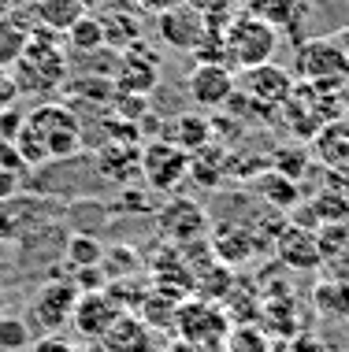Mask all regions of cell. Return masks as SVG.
Segmentation results:
<instances>
[{"instance_id": "37", "label": "cell", "mask_w": 349, "mask_h": 352, "mask_svg": "<svg viewBox=\"0 0 349 352\" xmlns=\"http://www.w3.org/2000/svg\"><path fill=\"white\" fill-rule=\"evenodd\" d=\"M335 41H338V49L346 52V60H349V26H342V30L335 34Z\"/></svg>"}, {"instance_id": "27", "label": "cell", "mask_w": 349, "mask_h": 352, "mask_svg": "<svg viewBox=\"0 0 349 352\" xmlns=\"http://www.w3.org/2000/svg\"><path fill=\"white\" fill-rule=\"evenodd\" d=\"M105 260V245L89 234H74L67 241V263L71 267H101Z\"/></svg>"}, {"instance_id": "17", "label": "cell", "mask_w": 349, "mask_h": 352, "mask_svg": "<svg viewBox=\"0 0 349 352\" xmlns=\"http://www.w3.org/2000/svg\"><path fill=\"white\" fill-rule=\"evenodd\" d=\"M97 170L116 186H134L141 178V145H134V141H112L108 148H101Z\"/></svg>"}, {"instance_id": "36", "label": "cell", "mask_w": 349, "mask_h": 352, "mask_svg": "<svg viewBox=\"0 0 349 352\" xmlns=\"http://www.w3.org/2000/svg\"><path fill=\"white\" fill-rule=\"evenodd\" d=\"M82 4V12L86 15H97V12H105V0H78Z\"/></svg>"}, {"instance_id": "10", "label": "cell", "mask_w": 349, "mask_h": 352, "mask_svg": "<svg viewBox=\"0 0 349 352\" xmlns=\"http://www.w3.org/2000/svg\"><path fill=\"white\" fill-rule=\"evenodd\" d=\"M212 26L204 23V15H197L190 4H178V8H167V12L156 15V34L167 49L175 52H197L201 41L209 37Z\"/></svg>"}, {"instance_id": "9", "label": "cell", "mask_w": 349, "mask_h": 352, "mask_svg": "<svg viewBox=\"0 0 349 352\" xmlns=\"http://www.w3.org/2000/svg\"><path fill=\"white\" fill-rule=\"evenodd\" d=\"M116 93H130V97H149L160 85V63L156 56L145 49L141 41H134L127 52H119V67L112 74Z\"/></svg>"}, {"instance_id": "8", "label": "cell", "mask_w": 349, "mask_h": 352, "mask_svg": "<svg viewBox=\"0 0 349 352\" xmlns=\"http://www.w3.org/2000/svg\"><path fill=\"white\" fill-rule=\"evenodd\" d=\"M186 93L201 111H215V108H227L238 93V71L223 67V63H201L186 74Z\"/></svg>"}, {"instance_id": "19", "label": "cell", "mask_w": 349, "mask_h": 352, "mask_svg": "<svg viewBox=\"0 0 349 352\" xmlns=\"http://www.w3.org/2000/svg\"><path fill=\"white\" fill-rule=\"evenodd\" d=\"M253 193H257L268 208L282 212V215H286L290 208H297V201H301V189H297L294 178L279 175V170H271V167L264 170V175L253 178Z\"/></svg>"}, {"instance_id": "3", "label": "cell", "mask_w": 349, "mask_h": 352, "mask_svg": "<svg viewBox=\"0 0 349 352\" xmlns=\"http://www.w3.org/2000/svg\"><path fill=\"white\" fill-rule=\"evenodd\" d=\"M223 49H227V67L231 71H249L260 63H271L279 49V30L264 23L253 12H238L223 26Z\"/></svg>"}, {"instance_id": "29", "label": "cell", "mask_w": 349, "mask_h": 352, "mask_svg": "<svg viewBox=\"0 0 349 352\" xmlns=\"http://www.w3.org/2000/svg\"><path fill=\"white\" fill-rule=\"evenodd\" d=\"M30 330L19 316H0V352H26L30 349Z\"/></svg>"}, {"instance_id": "12", "label": "cell", "mask_w": 349, "mask_h": 352, "mask_svg": "<svg viewBox=\"0 0 349 352\" xmlns=\"http://www.w3.org/2000/svg\"><path fill=\"white\" fill-rule=\"evenodd\" d=\"M119 304L116 297H112L108 289H86V293H78V304H74V316H71V327L78 338H86V341H101L108 334V327L119 319Z\"/></svg>"}, {"instance_id": "20", "label": "cell", "mask_w": 349, "mask_h": 352, "mask_svg": "<svg viewBox=\"0 0 349 352\" xmlns=\"http://www.w3.org/2000/svg\"><path fill=\"white\" fill-rule=\"evenodd\" d=\"M26 12H30L34 26H45V30H56V34H67L86 15L78 0H30Z\"/></svg>"}, {"instance_id": "21", "label": "cell", "mask_w": 349, "mask_h": 352, "mask_svg": "<svg viewBox=\"0 0 349 352\" xmlns=\"http://www.w3.org/2000/svg\"><path fill=\"white\" fill-rule=\"evenodd\" d=\"M313 308L316 316L331 319V322H342L349 319V278H319L313 285Z\"/></svg>"}, {"instance_id": "1", "label": "cell", "mask_w": 349, "mask_h": 352, "mask_svg": "<svg viewBox=\"0 0 349 352\" xmlns=\"http://www.w3.org/2000/svg\"><path fill=\"white\" fill-rule=\"evenodd\" d=\"M15 152L26 167L67 160L82 152V119L67 104H37L30 116H23V126L15 134Z\"/></svg>"}, {"instance_id": "38", "label": "cell", "mask_w": 349, "mask_h": 352, "mask_svg": "<svg viewBox=\"0 0 349 352\" xmlns=\"http://www.w3.org/2000/svg\"><path fill=\"white\" fill-rule=\"evenodd\" d=\"M26 352H30V349H26Z\"/></svg>"}, {"instance_id": "23", "label": "cell", "mask_w": 349, "mask_h": 352, "mask_svg": "<svg viewBox=\"0 0 349 352\" xmlns=\"http://www.w3.org/2000/svg\"><path fill=\"white\" fill-rule=\"evenodd\" d=\"M253 249H257V234L245 230V226H227V230L215 234V241H212L215 263H227V267H238V263H245V260L253 256Z\"/></svg>"}, {"instance_id": "18", "label": "cell", "mask_w": 349, "mask_h": 352, "mask_svg": "<svg viewBox=\"0 0 349 352\" xmlns=\"http://www.w3.org/2000/svg\"><path fill=\"white\" fill-rule=\"evenodd\" d=\"M160 138L193 156V152H201L204 145H212V119L201 116V111H182V116L167 119V126Z\"/></svg>"}, {"instance_id": "6", "label": "cell", "mask_w": 349, "mask_h": 352, "mask_svg": "<svg viewBox=\"0 0 349 352\" xmlns=\"http://www.w3.org/2000/svg\"><path fill=\"white\" fill-rule=\"evenodd\" d=\"M190 178V152L164 138H153L141 145V186L153 193H175Z\"/></svg>"}, {"instance_id": "24", "label": "cell", "mask_w": 349, "mask_h": 352, "mask_svg": "<svg viewBox=\"0 0 349 352\" xmlns=\"http://www.w3.org/2000/svg\"><path fill=\"white\" fill-rule=\"evenodd\" d=\"M30 30H34V23H19L15 12L0 15V71H8L23 56L26 41H30Z\"/></svg>"}, {"instance_id": "2", "label": "cell", "mask_w": 349, "mask_h": 352, "mask_svg": "<svg viewBox=\"0 0 349 352\" xmlns=\"http://www.w3.org/2000/svg\"><path fill=\"white\" fill-rule=\"evenodd\" d=\"M63 34L34 26L30 41H26L23 56L12 63V82L19 89V97H49L56 93L71 74V56L63 49Z\"/></svg>"}, {"instance_id": "34", "label": "cell", "mask_w": 349, "mask_h": 352, "mask_svg": "<svg viewBox=\"0 0 349 352\" xmlns=\"http://www.w3.org/2000/svg\"><path fill=\"white\" fill-rule=\"evenodd\" d=\"M178 4H186V0H138V8H141V12H149V15H160V12L178 8Z\"/></svg>"}, {"instance_id": "33", "label": "cell", "mask_w": 349, "mask_h": 352, "mask_svg": "<svg viewBox=\"0 0 349 352\" xmlns=\"http://www.w3.org/2000/svg\"><path fill=\"white\" fill-rule=\"evenodd\" d=\"M15 100H19V89L12 82V74H0V111L15 108Z\"/></svg>"}, {"instance_id": "5", "label": "cell", "mask_w": 349, "mask_h": 352, "mask_svg": "<svg viewBox=\"0 0 349 352\" xmlns=\"http://www.w3.org/2000/svg\"><path fill=\"white\" fill-rule=\"evenodd\" d=\"M231 334V316L223 304H215L209 297H197V300H182L178 304V316H175V338L193 341L204 352H223Z\"/></svg>"}, {"instance_id": "11", "label": "cell", "mask_w": 349, "mask_h": 352, "mask_svg": "<svg viewBox=\"0 0 349 352\" xmlns=\"http://www.w3.org/2000/svg\"><path fill=\"white\" fill-rule=\"evenodd\" d=\"M294 74L286 67H275V63H260V67L238 71V89L249 97L253 104H264V108H282L294 93Z\"/></svg>"}, {"instance_id": "30", "label": "cell", "mask_w": 349, "mask_h": 352, "mask_svg": "<svg viewBox=\"0 0 349 352\" xmlns=\"http://www.w3.org/2000/svg\"><path fill=\"white\" fill-rule=\"evenodd\" d=\"M197 15H204L209 26H227L234 15H238V4L242 0H186Z\"/></svg>"}, {"instance_id": "13", "label": "cell", "mask_w": 349, "mask_h": 352, "mask_svg": "<svg viewBox=\"0 0 349 352\" xmlns=\"http://www.w3.org/2000/svg\"><path fill=\"white\" fill-rule=\"evenodd\" d=\"M308 212L316 215V226H342L349 230V170L324 167V182L308 201Z\"/></svg>"}, {"instance_id": "16", "label": "cell", "mask_w": 349, "mask_h": 352, "mask_svg": "<svg viewBox=\"0 0 349 352\" xmlns=\"http://www.w3.org/2000/svg\"><path fill=\"white\" fill-rule=\"evenodd\" d=\"M313 156L331 170H349V116H335L316 130Z\"/></svg>"}, {"instance_id": "28", "label": "cell", "mask_w": 349, "mask_h": 352, "mask_svg": "<svg viewBox=\"0 0 349 352\" xmlns=\"http://www.w3.org/2000/svg\"><path fill=\"white\" fill-rule=\"evenodd\" d=\"M223 352H271V345H268V338H264L257 327L242 322V327H231Z\"/></svg>"}, {"instance_id": "7", "label": "cell", "mask_w": 349, "mask_h": 352, "mask_svg": "<svg viewBox=\"0 0 349 352\" xmlns=\"http://www.w3.org/2000/svg\"><path fill=\"white\" fill-rule=\"evenodd\" d=\"M78 285L67 282V278H52L45 282L41 289L34 293L30 300V319L45 334H60V330L71 327V316H74V304H78Z\"/></svg>"}, {"instance_id": "15", "label": "cell", "mask_w": 349, "mask_h": 352, "mask_svg": "<svg viewBox=\"0 0 349 352\" xmlns=\"http://www.w3.org/2000/svg\"><path fill=\"white\" fill-rule=\"evenodd\" d=\"M105 352H153V330L145 327V319L138 311H119V319L108 327V334L101 338Z\"/></svg>"}, {"instance_id": "25", "label": "cell", "mask_w": 349, "mask_h": 352, "mask_svg": "<svg viewBox=\"0 0 349 352\" xmlns=\"http://www.w3.org/2000/svg\"><path fill=\"white\" fill-rule=\"evenodd\" d=\"M63 41H67V49H71L74 56L101 52V49L108 45V37H105V23H101L97 15H82L78 23H74L67 34H63Z\"/></svg>"}, {"instance_id": "14", "label": "cell", "mask_w": 349, "mask_h": 352, "mask_svg": "<svg viewBox=\"0 0 349 352\" xmlns=\"http://www.w3.org/2000/svg\"><path fill=\"white\" fill-rule=\"evenodd\" d=\"M275 256L290 271H319L324 267V252H319L316 230H308V226H301V223H290L279 230Z\"/></svg>"}, {"instance_id": "32", "label": "cell", "mask_w": 349, "mask_h": 352, "mask_svg": "<svg viewBox=\"0 0 349 352\" xmlns=\"http://www.w3.org/2000/svg\"><path fill=\"white\" fill-rule=\"evenodd\" d=\"M30 352H78V345H74V341L63 334H41V338H34L30 341Z\"/></svg>"}, {"instance_id": "31", "label": "cell", "mask_w": 349, "mask_h": 352, "mask_svg": "<svg viewBox=\"0 0 349 352\" xmlns=\"http://www.w3.org/2000/svg\"><path fill=\"white\" fill-rule=\"evenodd\" d=\"M308 164H313V152H301V148H279L275 160H271V170H279V175L286 178H297L308 170Z\"/></svg>"}, {"instance_id": "4", "label": "cell", "mask_w": 349, "mask_h": 352, "mask_svg": "<svg viewBox=\"0 0 349 352\" xmlns=\"http://www.w3.org/2000/svg\"><path fill=\"white\" fill-rule=\"evenodd\" d=\"M294 78L316 89H342L349 78V60L335 37H308L294 52Z\"/></svg>"}, {"instance_id": "22", "label": "cell", "mask_w": 349, "mask_h": 352, "mask_svg": "<svg viewBox=\"0 0 349 352\" xmlns=\"http://www.w3.org/2000/svg\"><path fill=\"white\" fill-rule=\"evenodd\" d=\"M160 223H164V230L171 241H197V234L204 230V212L190 201H175L164 208V215H160Z\"/></svg>"}, {"instance_id": "35", "label": "cell", "mask_w": 349, "mask_h": 352, "mask_svg": "<svg viewBox=\"0 0 349 352\" xmlns=\"http://www.w3.org/2000/svg\"><path fill=\"white\" fill-rule=\"evenodd\" d=\"M164 352H204L201 345H193V341H182V338H175L171 345H167Z\"/></svg>"}, {"instance_id": "26", "label": "cell", "mask_w": 349, "mask_h": 352, "mask_svg": "<svg viewBox=\"0 0 349 352\" xmlns=\"http://www.w3.org/2000/svg\"><path fill=\"white\" fill-rule=\"evenodd\" d=\"M245 12H253L257 19H264V23H271L275 30H282V26H294L297 15H301V0H245Z\"/></svg>"}]
</instances>
